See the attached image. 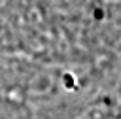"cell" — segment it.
<instances>
[{
	"instance_id": "6da1fadb",
	"label": "cell",
	"mask_w": 121,
	"mask_h": 119,
	"mask_svg": "<svg viewBox=\"0 0 121 119\" xmlns=\"http://www.w3.org/2000/svg\"><path fill=\"white\" fill-rule=\"evenodd\" d=\"M98 2H102V4H115V2H121V0H98Z\"/></svg>"
}]
</instances>
